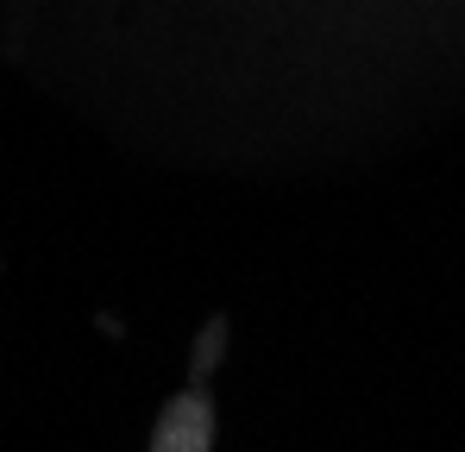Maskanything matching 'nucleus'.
I'll return each instance as SVG.
<instances>
[{"mask_svg":"<svg viewBox=\"0 0 465 452\" xmlns=\"http://www.w3.org/2000/svg\"><path fill=\"white\" fill-rule=\"evenodd\" d=\"M202 447H208V408H202V396H176L163 408L157 452H202Z\"/></svg>","mask_w":465,"mask_h":452,"instance_id":"1","label":"nucleus"}]
</instances>
